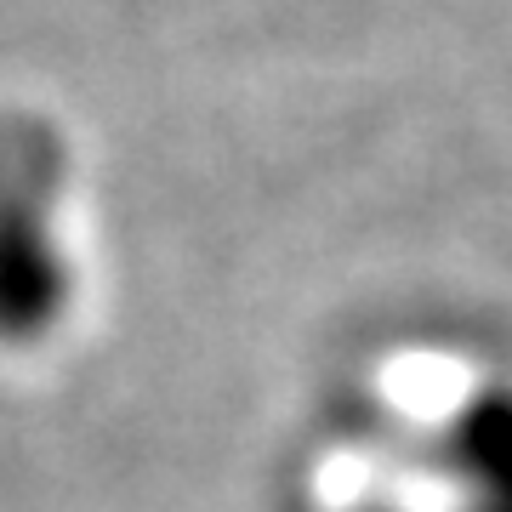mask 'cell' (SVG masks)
<instances>
[{"instance_id":"cell-1","label":"cell","mask_w":512,"mask_h":512,"mask_svg":"<svg viewBox=\"0 0 512 512\" xmlns=\"http://www.w3.org/2000/svg\"><path fill=\"white\" fill-rule=\"evenodd\" d=\"M69 143L35 109H0V348L46 342L74 296L57 205Z\"/></svg>"},{"instance_id":"cell-2","label":"cell","mask_w":512,"mask_h":512,"mask_svg":"<svg viewBox=\"0 0 512 512\" xmlns=\"http://www.w3.org/2000/svg\"><path fill=\"white\" fill-rule=\"evenodd\" d=\"M450 461L473 512H512V387H478L450 416Z\"/></svg>"}]
</instances>
